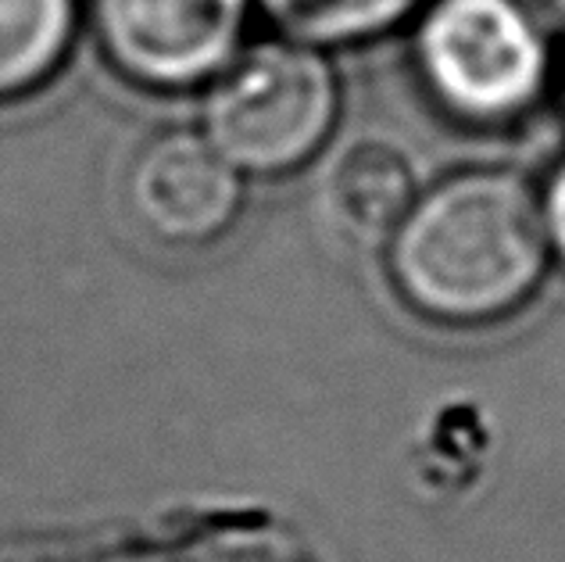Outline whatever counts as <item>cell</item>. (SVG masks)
I'll return each instance as SVG.
<instances>
[{
    "label": "cell",
    "instance_id": "1",
    "mask_svg": "<svg viewBox=\"0 0 565 562\" xmlns=\"http://www.w3.org/2000/svg\"><path fill=\"white\" fill-rule=\"evenodd\" d=\"M391 276L415 312L476 327L515 312L552 258L541 194L512 172H462L415 198L391 244Z\"/></svg>",
    "mask_w": 565,
    "mask_h": 562
},
{
    "label": "cell",
    "instance_id": "2",
    "mask_svg": "<svg viewBox=\"0 0 565 562\" xmlns=\"http://www.w3.org/2000/svg\"><path fill=\"white\" fill-rule=\"evenodd\" d=\"M333 68L308 43H258L226 65L207 100V140L241 172L279 176L319 151L337 123Z\"/></svg>",
    "mask_w": 565,
    "mask_h": 562
},
{
    "label": "cell",
    "instance_id": "3",
    "mask_svg": "<svg viewBox=\"0 0 565 562\" xmlns=\"http://www.w3.org/2000/svg\"><path fill=\"white\" fill-rule=\"evenodd\" d=\"M415 62L440 108L476 126L526 115L547 83V47L523 0H434Z\"/></svg>",
    "mask_w": 565,
    "mask_h": 562
},
{
    "label": "cell",
    "instance_id": "4",
    "mask_svg": "<svg viewBox=\"0 0 565 562\" xmlns=\"http://www.w3.org/2000/svg\"><path fill=\"white\" fill-rule=\"evenodd\" d=\"M94 22L118 72L180 91L230 65L244 0H94Z\"/></svg>",
    "mask_w": 565,
    "mask_h": 562
},
{
    "label": "cell",
    "instance_id": "5",
    "mask_svg": "<svg viewBox=\"0 0 565 562\" xmlns=\"http://www.w3.org/2000/svg\"><path fill=\"white\" fill-rule=\"evenodd\" d=\"M241 201V169L198 132L158 137L129 172L132 212L166 244L215 241L233 226Z\"/></svg>",
    "mask_w": 565,
    "mask_h": 562
},
{
    "label": "cell",
    "instance_id": "6",
    "mask_svg": "<svg viewBox=\"0 0 565 562\" xmlns=\"http://www.w3.org/2000/svg\"><path fill=\"white\" fill-rule=\"evenodd\" d=\"M415 198L419 194H415L408 158L380 140L348 147L326 176L330 223L362 247L391 244L394 230L408 215Z\"/></svg>",
    "mask_w": 565,
    "mask_h": 562
},
{
    "label": "cell",
    "instance_id": "7",
    "mask_svg": "<svg viewBox=\"0 0 565 562\" xmlns=\"http://www.w3.org/2000/svg\"><path fill=\"white\" fill-rule=\"evenodd\" d=\"M76 33V0H0V100L47 83Z\"/></svg>",
    "mask_w": 565,
    "mask_h": 562
},
{
    "label": "cell",
    "instance_id": "8",
    "mask_svg": "<svg viewBox=\"0 0 565 562\" xmlns=\"http://www.w3.org/2000/svg\"><path fill=\"white\" fill-rule=\"evenodd\" d=\"M258 4L297 43L326 47V43H351L383 33L419 8V0H258Z\"/></svg>",
    "mask_w": 565,
    "mask_h": 562
},
{
    "label": "cell",
    "instance_id": "9",
    "mask_svg": "<svg viewBox=\"0 0 565 562\" xmlns=\"http://www.w3.org/2000/svg\"><path fill=\"white\" fill-rule=\"evenodd\" d=\"M541 209H544V226H547V241H552V251L565 258V169H558L552 187L544 190Z\"/></svg>",
    "mask_w": 565,
    "mask_h": 562
},
{
    "label": "cell",
    "instance_id": "10",
    "mask_svg": "<svg viewBox=\"0 0 565 562\" xmlns=\"http://www.w3.org/2000/svg\"><path fill=\"white\" fill-rule=\"evenodd\" d=\"M537 4H541L544 11H552V14H562V19H565V0H537Z\"/></svg>",
    "mask_w": 565,
    "mask_h": 562
}]
</instances>
